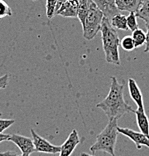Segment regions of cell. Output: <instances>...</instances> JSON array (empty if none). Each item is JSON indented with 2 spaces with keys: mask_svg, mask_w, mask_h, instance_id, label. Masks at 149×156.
I'll return each instance as SVG.
<instances>
[{
  "mask_svg": "<svg viewBox=\"0 0 149 156\" xmlns=\"http://www.w3.org/2000/svg\"><path fill=\"white\" fill-rule=\"evenodd\" d=\"M123 90L124 85L120 84L116 77H111L109 94L104 100L96 105L104 112L109 119H119L126 113H134V110L124 101Z\"/></svg>",
  "mask_w": 149,
  "mask_h": 156,
  "instance_id": "cell-1",
  "label": "cell"
},
{
  "mask_svg": "<svg viewBox=\"0 0 149 156\" xmlns=\"http://www.w3.org/2000/svg\"><path fill=\"white\" fill-rule=\"evenodd\" d=\"M100 31L101 32L103 49L106 61L111 64L120 66L121 62L119 50L120 38L117 31L111 25L109 20L104 17L102 20Z\"/></svg>",
  "mask_w": 149,
  "mask_h": 156,
  "instance_id": "cell-2",
  "label": "cell"
},
{
  "mask_svg": "<svg viewBox=\"0 0 149 156\" xmlns=\"http://www.w3.org/2000/svg\"><path fill=\"white\" fill-rule=\"evenodd\" d=\"M118 119H109L108 124L104 129L97 136L96 141L90 148V151L95 153L98 151L107 152L112 156L115 155V146L118 136Z\"/></svg>",
  "mask_w": 149,
  "mask_h": 156,
  "instance_id": "cell-3",
  "label": "cell"
},
{
  "mask_svg": "<svg viewBox=\"0 0 149 156\" xmlns=\"http://www.w3.org/2000/svg\"><path fill=\"white\" fill-rule=\"evenodd\" d=\"M103 14L92 0H88V11L82 23L83 37L86 40H92L101 27Z\"/></svg>",
  "mask_w": 149,
  "mask_h": 156,
  "instance_id": "cell-4",
  "label": "cell"
},
{
  "mask_svg": "<svg viewBox=\"0 0 149 156\" xmlns=\"http://www.w3.org/2000/svg\"><path fill=\"white\" fill-rule=\"evenodd\" d=\"M31 134L32 136L34 146H35V152H43V153L56 154L60 152L61 146L53 145L51 143L43 137L38 135L34 129H31Z\"/></svg>",
  "mask_w": 149,
  "mask_h": 156,
  "instance_id": "cell-5",
  "label": "cell"
},
{
  "mask_svg": "<svg viewBox=\"0 0 149 156\" xmlns=\"http://www.w3.org/2000/svg\"><path fill=\"white\" fill-rule=\"evenodd\" d=\"M118 132L123 135L127 136L134 142L138 149H141L143 146L149 148V137L142 134V132H137L132 129L127 128H120L118 126Z\"/></svg>",
  "mask_w": 149,
  "mask_h": 156,
  "instance_id": "cell-6",
  "label": "cell"
},
{
  "mask_svg": "<svg viewBox=\"0 0 149 156\" xmlns=\"http://www.w3.org/2000/svg\"><path fill=\"white\" fill-rule=\"evenodd\" d=\"M8 140L11 141L16 146H18V148L22 152V154H24V155H30L35 152L33 140L27 136L14 134L10 135Z\"/></svg>",
  "mask_w": 149,
  "mask_h": 156,
  "instance_id": "cell-7",
  "label": "cell"
},
{
  "mask_svg": "<svg viewBox=\"0 0 149 156\" xmlns=\"http://www.w3.org/2000/svg\"><path fill=\"white\" fill-rule=\"evenodd\" d=\"M80 143V140L78 132L77 130L74 129L64 144L60 146L61 149H60L59 156H71Z\"/></svg>",
  "mask_w": 149,
  "mask_h": 156,
  "instance_id": "cell-8",
  "label": "cell"
},
{
  "mask_svg": "<svg viewBox=\"0 0 149 156\" xmlns=\"http://www.w3.org/2000/svg\"><path fill=\"white\" fill-rule=\"evenodd\" d=\"M102 11L103 17L110 20L113 16L119 14L120 11L116 7L115 0H92Z\"/></svg>",
  "mask_w": 149,
  "mask_h": 156,
  "instance_id": "cell-9",
  "label": "cell"
},
{
  "mask_svg": "<svg viewBox=\"0 0 149 156\" xmlns=\"http://www.w3.org/2000/svg\"><path fill=\"white\" fill-rule=\"evenodd\" d=\"M128 89L131 98L135 102L137 107L143 108L144 103L142 92L139 89L138 84L137 83L135 80H133V78H129L128 80Z\"/></svg>",
  "mask_w": 149,
  "mask_h": 156,
  "instance_id": "cell-10",
  "label": "cell"
},
{
  "mask_svg": "<svg viewBox=\"0 0 149 156\" xmlns=\"http://www.w3.org/2000/svg\"><path fill=\"white\" fill-rule=\"evenodd\" d=\"M134 113L136 114L137 125L141 132L149 137V119L145 113L144 107H138L137 110H134Z\"/></svg>",
  "mask_w": 149,
  "mask_h": 156,
  "instance_id": "cell-11",
  "label": "cell"
},
{
  "mask_svg": "<svg viewBox=\"0 0 149 156\" xmlns=\"http://www.w3.org/2000/svg\"><path fill=\"white\" fill-rule=\"evenodd\" d=\"M142 0H115L116 7L120 11L137 12Z\"/></svg>",
  "mask_w": 149,
  "mask_h": 156,
  "instance_id": "cell-12",
  "label": "cell"
},
{
  "mask_svg": "<svg viewBox=\"0 0 149 156\" xmlns=\"http://www.w3.org/2000/svg\"><path fill=\"white\" fill-rule=\"evenodd\" d=\"M137 17L145 23L146 28L149 27V0H142L139 9L136 12Z\"/></svg>",
  "mask_w": 149,
  "mask_h": 156,
  "instance_id": "cell-13",
  "label": "cell"
},
{
  "mask_svg": "<svg viewBox=\"0 0 149 156\" xmlns=\"http://www.w3.org/2000/svg\"><path fill=\"white\" fill-rule=\"evenodd\" d=\"M110 23L113 26V28L119 30H128V27L127 25V17L121 14H118L116 15L113 16L109 20Z\"/></svg>",
  "mask_w": 149,
  "mask_h": 156,
  "instance_id": "cell-14",
  "label": "cell"
},
{
  "mask_svg": "<svg viewBox=\"0 0 149 156\" xmlns=\"http://www.w3.org/2000/svg\"><path fill=\"white\" fill-rule=\"evenodd\" d=\"M131 37H132L133 41L135 48H140L142 45L145 44L146 36H145V32L142 29L138 28L136 30L133 31L132 36Z\"/></svg>",
  "mask_w": 149,
  "mask_h": 156,
  "instance_id": "cell-15",
  "label": "cell"
},
{
  "mask_svg": "<svg viewBox=\"0 0 149 156\" xmlns=\"http://www.w3.org/2000/svg\"><path fill=\"white\" fill-rule=\"evenodd\" d=\"M87 11H88V0H79L77 18L80 21L81 24L83 23Z\"/></svg>",
  "mask_w": 149,
  "mask_h": 156,
  "instance_id": "cell-16",
  "label": "cell"
},
{
  "mask_svg": "<svg viewBox=\"0 0 149 156\" xmlns=\"http://www.w3.org/2000/svg\"><path fill=\"white\" fill-rule=\"evenodd\" d=\"M120 45L123 50L126 51H132L135 49L132 37L130 35H127L121 39V41H120Z\"/></svg>",
  "mask_w": 149,
  "mask_h": 156,
  "instance_id": "cell-17",
  "label": "cell"
},
{
  "mask_svg": "<svg viewBox=\"0 0 149 156\" xmlns=\"http://www.w3.org/2000/svg\"><path fill=\"white\" fill-rule=\"evenodd\" d=\"M58 0H47L46 2V14L49 19L55 17L56 5Z\"/></svg>",
  "mask_w": 149,
  "mask_h": 156,
  "instance_id": "cell-18",
  "label": "cell"
},
{
  "mask_svg": "<svg viewBox=\"0 0 149 156\" xmlns=\"http://www.w3.org/2000/svg\"><path fill=\"white\" fill-rule=\"evenodd\" d=\"M127 25L128 29L133 31L138 29V23H137V17L135 12H130L129 15L127 17Z\"/></svg>",
  "mask_w": 149,
  "mask_h": 156,
  "instance_id": "cell-19",
  "label": "cell"
},
{
  "mask_svg": "<svg viewBox=\"0 0 149 156\" xmlns=\"http://www.w3.org/2000/svg\"><path fill=\"white\" fill-rule=\"evenodd\" d=\"M12 15V11L9 5L3 0H0V19L4 18L6 16Z\"/></svg>",
  "mask_w": 149,
  "mask_h": 156,
  "instance_id": "cell-20",
  "label": "cell"
},
{
  "mask_svg": "<svg viewBox=\"0 0 149 156\" xmlns=\"http://www.w3.org/2000/svg\"><path fill=\"white\" fill-rule=\"evenodd\" d=\"M14 123H15V120L14 119H0V133H2L5 130L13 126Z\"/></svg>",
  "mask_w": 149,
  "mask_h": 156,
  "instance_id": "cell-21",
  "label": "cell"
},
{
  "mask_svg": "<svg viewBox=\"0 0 149 156\" xmlns=\"http://www.w3.org/2000/svg\"><path fill=\"white\" fill-rule=\"evenodd\" d=\"M9 74H5V75L0 77V89H5L7 86L9 85Z\"/></svg>",
  "mask_w": 149,
  "mask_h": 156,
  "instance_id": "cell-22",
  "label": "cell"
},
{
  "mask_svg": "<svg viewBox=\"0 0 149 156\" xmlns=\"http://www.w3.org/2000/svg\"><path fill=\"white\" fill-rule=\"evenodd\" d=\"M145 36H146V38H145V50L144 51L145 53H148L149 52V27L147 28V32L145 33Z\"/></svg>",
  "mask_w": 149,
  "mask_h": 156,
  "instance_id": "cell-23",
  "label": "cell"
},
{
  "mask_svg": "<svg viewBox=\"0 0 149 156\" xmlns=\"http://www.w3.org/2000/svg\"><path fill=\"white\" fill-rule=\"evenodd\" d=\"M0 156H20V155L12 151H6V152H0Z\"/></svg>",
  "mask_w": 149,
  "mask_h": 156,
  "instance_id": "cell-24",
  "label": "cell"
},
{
  "mask_svg": "<svg viewBox=\"0 0 149 156\" xmlns=\"http://www.w3.org/2000/svg\"><path fill=\"white\" fill-rule=\"evenodd\" d=\"M10 134H2V133H0V143L3 142V141H6L9 140Z\"/></svg>",
  "mask_w": 149,
  "mask_h": 156,
  "instance_id": "cell-25",
  "label": "cell"
},
{
  "mask_svg": "<svg viewBox=\"0 0 149 156\" xmlns=\"http://www.w3.org/2000/svg\"><path fill=\"white\" fill-rule=\"evenodd\" d=\"M80 156H95V155H89V154L85 153V152H83V153H81V154H80Z\"/></svg>",
  "mask_w": 149,
  "mask_h": 156,
  "instance_id": "cell-26",
  "label": "cell"
},
{
  "mask_svg": "<svg viewBox=\"0 0 149 156\" xmlns=\"http://www.w3.org/2000/svg\"><path fill=\"white\" fill-rule=\"evenodd\" d=\"M20 156H29V155H24V154H22V155H20Z\"/></svg>",
  "mask_w": 149,
  "mask_h": 156,
  "instance_id": "cell-27",
  "label": "cell"
},
{
  "mask_svg": "<svg viewBox=\"0 0 149 156\" xmlns=\"http://www.w3.org/2000/svg\"><path fill=\"white\" fill-rule=\"evenodd\" d=\"M2 113H1V112H0V117L2 116Z\"/></svg>",
  "mask_w": 149,
  "mask_h": 156,
  "instance_id": "cell-28",
  "label": "cell"
},
{
  "mask_svg": "<svg viewBox=\"0 0 149 156\" xmlns=\"http://www.w3.org/2000/svg\"><path fill=\"white\" fill-rule=\"evenodd\" d=\"M32 1H36V0H32Z\"/></svg>",
  "mask_w": 149,
  "mask_h": 156,
  "instance_id": "cell-29",
  "label": "cell"
},
{
  "mask_svg": "<svg viewBox=\"0 0 149 156\" xmlns=\"http://www.w3.org/2000/svg\"><path fill=\"white\" fill-rule=\"evenodd\" d=\"M148 53H149V52H148Z\"/></svg>",
  "mask_w": 149,
  "mask_h": 156,
  "instance_id": "cell-30",
  "label": "cell"
}]
</instances>
